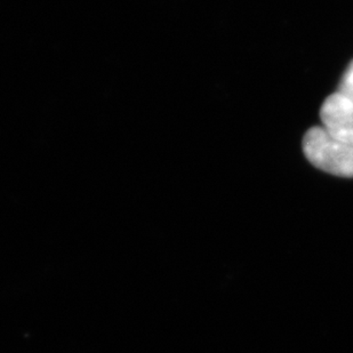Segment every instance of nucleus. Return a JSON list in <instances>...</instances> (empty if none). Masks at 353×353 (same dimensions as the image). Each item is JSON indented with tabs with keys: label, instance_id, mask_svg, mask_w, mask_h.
Instances as JSON below:
<instances>
[{
	"label": "nucleus",
	"instance_id": "nucleus-1",
	"mask_svg": "<svg viewBox=\"0 0 353 353\" xmlns=\"http://www.w3.org/2000/svg\"><path fill=\"white\" fill-rule=\"evenodd\" d=\"M305 157L316 168L335 176L353 177V147L332 137L323 127H312L303 137Z\"/></svg>",
	"mask_w": 353,
	"mask_h": 353
},
{
	"label": "nucleus",
	"instance_id": "nucleus-2",
	"mask_svg": "<svg viewBox=\"0 0 353 353\" xmlns=\"http://www.w3.org/2000/svg\"><path fill=\"white\" fill-rule=\"evenodd\" d=\"M320 118L323 128L337 140L353 147V102L343 94H333L323 102Z\"/></svg>",
	"mask_w": 353,
	"mask_h": 353
},
{
	"label": "nucleus",
	"instance_id": "nucleus-3",
	"mask_svg": "<svg viewBox=\"0 0 353 353\" xmlns=\"http://www.w3.org/2000/svg\"><path fill=\"white\" fill-rule=\"evenodd\" d=\"M340 93L353 102V61L347 67L340 85Z\"/></svg>",
	"mask_w": 353,
	"mask_h": 353
}]
</instances>
